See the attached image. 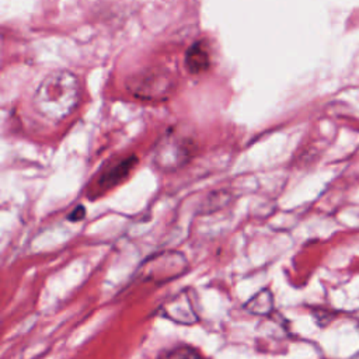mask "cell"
Segmentation results:
<instances>
[{"label":"cell","mask_w":359,"mask_h":359,"mask_svg":"<svg viewBox=\"0 0 359 359\" xmlns=\"http://www.w3.org/2000/svg\"><path fill=\"white\" fill-rule=\"evenodd\" d=\"M79 98L77 76L67 70H56L39 83L32 102L39 115L52 122H60L74 111Z\"/></svg>","instance_id":"6da1fadb"},{"label":"cell","mask_w":359,"mask_h":359,"mask_svg":"<svg viewBox=\"0 0 359 359\" xmlns=\"http://www.w3.org/2000/svg\"><path fill=\"white\" fill-rule=\"evenodd\" d=\"M143 268L146 279L160 282L178 276L187 268V261L182 254L168 252L153 257L150 261L144 262Z\"/></svg>","instance_id":"7a4b0ae2"},{"label":"cell","mask_w":359,"mask_h":359,"mask_svg":"<svg viewBox=\"0 0 359 359\" xmlns=\"http://www.w3.org/2000/svg\"><path fill=\"white\" fill-rule=\"evenodd\" d=\"M189 156L191 147L185 139L167 136L157 149L156 163L164 170H174L182 165Z\"/></svg>","instance_id":"3957f363"},{"label":"cell","mask_w":359,"mask_h":359,"mask_svg":"<svg viewBox=\"0 0 359 359\" xmlns=\"http://www.w3.org/2000/svg\"><path fill=\"white\" fill-rule=\"evenodd\" d=\"M137 158L135 156H130L128 158H123L115 164H112L109 168H107L98 178L95 187L98 192H105L108 189H111L112 187L118 185L122 180H125L128 177V174L130 172V170L136 165Z\"/></svg>","instance_id":"277c9868"},{"label":"cell","mask_w":359,"mask_h":359,"mask_svg":"<svg viewBox=\"0 0 359 359\" xmlns=\"http://www.w3.org/2000/svg\"><path fill=\"white\" fill-rule=\"evenodd\" d=\"M161 310L168 318L181 324H191L198 320V316L192 306V299L189 296H185V292L167 302V304Z\"/></svg>","instance_id":"5b68a950"},{"label":"cell","mask_w":359,"mask_h":359,"mask_svg":"<svg viewBox=\"0 0 359 359\" xmlns=\"http://www.w3.org/2000/svg\"><path fill=\"white\" fill-rule=\"evenodd\" d=\"M210 65V57L206 45L199 41L191 45L185 53V67L189 73L198 74L206 70Z\"/></svg>","instance_id":"8992f818"},{"label":"cell","mask_w":359,"mask_h":359,"mask_svg":"<svg viewBox=\"0 0 359 359\" xmlns=\"http://www.w3.org/2000/svg\"><path fill=\"white\" fill-rule=\"evenodd\" d=\"M272 306H273V300H272L271 292L268 289H262L261 292L254 294L245 303V310L252 313V314L264 316V314H268L272 310Z\"/></svg>","instance_id":"52a82bcc"},{"label":"cell","mask_w":359,"mask_h":359,"mask_svg":"<svg viewBox=\"0 0 359 359\" xmlns=\"http://www.w3.org/2000/svg\"><path fill=\"white\" fill-rule=\"evenodd\" d=\"M157 359H202V358L198 353V351H195L194 348L181 345V346H175L164 351L163 353H160Z\"/></svg>","instance_id":"ba28073f"},{"label":"cell","mask_w":359,"mask_h":359,"mask_svg":"<svg viewBox=\"0 0 359 359\" xmlns=\"http://www.w3.org/2000/svg\"><path fill=\"white\" fill-rule=\"evenodd\" d=\"M84 216H86V209H84V206L79 205V206H76V208L70 212L69 220H70V222H79V220L84 219Z\"/></svg>","instance_id":"9c48e42d"}]
</instances>
